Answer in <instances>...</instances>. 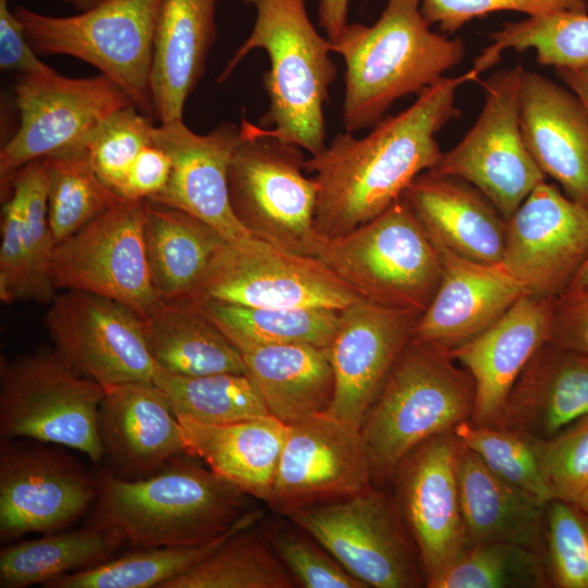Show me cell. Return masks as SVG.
I'll return each instance as SVG.
<instances>
[{
  "instance_id": "obj_1",
  "label": "cell",
  "mask_w": 588,
  "mask_h": 588,
  "mask_svg": "<svg viewBox=\"0 0 588 588\" xmlns=\"http://www.w3.org/2000/svg\"><path fill=\"white\" fill-rule=\"evenodd\" d=\"M478 76L474 69L444 76L364 137L339 133L306 159L305 172L317 184V234L344 235L372 220L399 200L418 175L433 169L443 154L436 135L461 114L456 91Z\"/></svg>"
},
{
  "instance_id": "obj_2",
  "label": "cell",
  "mask_w": 588,
  "mask_h": 588,
  "mask_svg": "<svg viewBox=\"0 0 588 588\" xmlns=\"http://www.w3.org/2000/svg\"><path fill=\"white\" fill-rule=\"evenodd\" d=\"M184 455L136 480L100 467L87 523L136 549L199 544L226 531L247 513V494Z\"/></svg>"
},
{
  "instance_id": "obj_3",
  "label": "cell",
  "mask_w": 588,
  "mask_h": 588,
  "mask_svg": "<svg viewBox=\"0 0 588 588\" xmlns=\"http://www.w3.org/2000/svg\"><path fill=\"white\" fill-rule=\"evenodd\" d=\"M331 51L345 64L342 122L354 133L377 124L397 99L444 77L465 47L461 38L430 29L420 0H387L371 26L350 23Z\"/></svg>"
},
{
  "instance_id": "obj_4",
  "label": "cell",
  "mask_w": 588,
  "mask_h": 588,
  "mask_svg": "<svg viewBox=\"0 0 588 588\" xmlns=\"http://www.w3.org/2000/svg\"><path fill=\"white\" fill-rule=\"evenodd\" d=\"M255 9L250 34L217 82H225L255 49L269 58L264 86L269 107L256 128L316 155L327 145L324 106L338 75L331 41L310 21L306 0H241Z\"/></svg>"
},
{
  "instance_id": "obj_5",
  "label": "cell",
  "mask_w": 588,
  "mask_h": 588,
  "mask_svg": "<svg viewBox=\"0 0 588 588\" xmlns=\"http://www.w3.org/2000/svg\"><path fill=\"white\" fill-rule=\"evenodd\" d=\"M455 363L412 340L404 346L360 426L372 478L392 477L416 446L470 420L475 383Z\"/></svg>"
},
{
  "instance_id": "obj_6",
  "label": "cell",
  "mask_w": 588,
  "mask_h": 588,
  "mask_svg": "<svg viewBox=\"0 0 588 588\" xmlns=\"http://www.w3.org/2000/svg\"><path fill=\"white\" fill-rule=\"evenodd\" d=\"M314 257L358 297L420 315L443 271L440 249L403 196L344 235H318Z\"/></svg>"
},
{
  "instance_id": "obj_7",
  "label": "cell",
  "mask_w": 588,
  "mask_h": 588,
  "mask_svg": "<svg viewBox=\"0 0 588 588\" xmlns=\"http://www.w3.org/2000/svg\"><path fill=\"white\" fill-rule=\"evenodd\" d=\"M160 0H101L70 16L13 10L38 54H62L94 68L152 118L151 71Z\"/></svg>"
},
{
  "instance_id": "obj_8",
  "label": "cell",
  "mask_w": 588,
  "mask_h": 588,
  "mask_svg": "<svg viewBox=\"0 0 588 588\" xmlns=\"http://www.w3.org/2000/svg\"><path fill=\"white\" fill-rule=\"evenodd\" d=\"M106 390L52 350L0 359V436L68 446L100 465L98 412Z\"/></svg>"
},
{
  "instance_id": "obj_9",
  "label": "cell",
  "mask_w": 588,
  "mask_h": 588,
  "mask_svg": "<svg viewBox=\"0 0 588 588\" xmlns=\"http://www.w3.org/2000/svg\"><path fill=\"white\" fill-rule=\"evenodd\" d=\"M229 170L233 211L252 236L314 257L317 184L305 172L302 148L261 134L242 119Z\"/></svg>"
},
{
  "instance_id": "obj_10",
  "label": "cell",
  "mask_w": 588,
  "mask_h": 588,
  "mask_svg": "<svg viewBox=\"0 0 588 588\" xmlns=\"http://www.w3.org/2000/svg\"><path fill=\"white\" fill-rule=\"evenodd\" d=\"M291 520L366 587L416 588L425 577L396 504L371 486L338 501L306 505Z\"/></svg>"
},
{
  "instance_id": "obj_11",
  "label": "cell",
  "mask_w": 588,
  "mask_h": 588,
  "mask_svg": "<svg viewBox=\"0 0 588 588\" xmlns=\"http://www.w3.org/2000/svg\"><path fill=\"white\" fill-rule=\"evenodd\" d=\"M524 71L522 65L500 70L482 82L485 100L475 124L429 170L468 182L505 220L546 181L525 146L519 125Z\"/></svg>"
},
{
  "instance_id": "obj_12",
  "label": "cell",
  "mask_w": 588,
  "mask_h": 588,
  "mask_svg": "<svg viewBox=\"0 0 588 588\" xmlns=\"http://www.w3.org/2000/svg\"><path fill=\"white\" fill-rule=\"evenodd\" d=\"M193 297L260 308L335 310L360 298L316 257L252 235L222 246Z\"/></svg>"
},
{
  "instance_id": "obj_13",
  "label": "cell",
  "mask_w": 588,
  "mask_h": 588,
  "mask_svg": "<svg viewBox=\"0 0 588 588\" xmlns=\"http://www.w3.org/2000/svg\"><path fill=\"white\" fill-rule=\"evenodd\" d=\"M20 124L0 150L3 188L23 166L85 146L110 115L133 105L108 77L71 78L57 71L22 75L14 87Z\"/></svg>"
},
{
  "instance_id": "obj_14",
  "label": "cell",
  "mask_w": 588,
  "mask_h": 588,
  "mask_svg": "<svg viewBox=\"0 0 588 588\" xmlns=\"http://www.w3.org/2000/svg\"><path fill=\"white\" fill-rule=\"evenodd\" d=\"M145 200H120L56 246L54 287L117 301L142 319L159 301L144 237Z\"/></svg>"
},
{
  "instance_id": "obj_15",
  "label": "cell",
  "mask_w": 588,
  "mask_h": 588,
  "mask_svg": "<svg viewBox=\"0 0 588 588\" xmlns=\"http://www.w3.org/2000/svg\"><path fill=\"white\" fill-rule=\"evenodd\" d=\"M45 324L53 350L76 372L105 390L152 381L158 366L148 351L143 319L111 298L76 290L57 294Z\"/></svg>"
},
{
  "instance_id": "obj_16",
  "label": "cell",
  "mask_w": 588,
  "mask_h": 588,
  "mask_svg": "<svg viewBox=\"0 0 588 588\" xmlns=\"http://www.w3.org/2000/svg\"><path fill=\"white\" fill-rule=\"evenodd\" d=\"M98 495L97 473L46 445H0V538L63 529L84 515Z\"/></svg>"
},
{
  "instance_id": "obj_17",
  "label": "cell",
  "mask_w": 588,
  "mask_h": 588,
  "mask_svg": "<svg viewBox=\"0 0 588 588\" xmlns=\"http://www.w3.org/2000/svg\"><path fill=\"white\" fill-rule=\"evenodd\" d=\"M505 222L503 267L529 295L563 294L588 258V208L544 181Z\"/></svg>"
},
{
  "instance_id": "obj_18",
  "label": "cell",
  "mask_w": 588,
  "mask_h": 588,
  "mask_svg": "<svg viewBox=\"0 0 588 588\" xmlns=\"http://www.w3.org/2000/svg\"><path fill=\"white\" fill-rule=\"evenodd\" d=\"M456 444L453 429L436 434L409 452L392 476L396 506L416 548L426 586L466 549Z\"/></svg>"
},
{
  "instance_id": "obj_19",
  "label": "cell",
  "mask_w": 588,
  "mask_h": 588,
  "mask_svg": "<svg viewBox=\"0 0 588 588\" xmlns=\"http://www.w3.org/2000/svg\"><path fill=\"white\" fill-rule=\"evenodd\" d=\"M360 429L326 414L286 425L268 503L286 514L370 486Z\"/></svg>"
},
{
  "instance_id": "obj_20",
  "label": "cell",
  "mask_w": 588,
  "mask_h": 588,
  "mask_svg": "<svg viewBox=\"0 0 588 588\" xmlns=\"http://www.w3.org/2000/svg\"><path fill=\"white\" fill-rule=\"evenodd\" d=\"M419 317L363 298L340 310L338 331L326 348L334 377L326 415L360 429Z\"/></svg>"
},
{
  "instance_id": "obj_21",
  "label": "cell",
  "mask_w": 588,
  "mask_h": 588,
  "mask_svg": "<svg viewBox=\"0 0 588 588\" xmlns=\"http://www.w3.org/2000/svg\"><path fill=\"white\" fill-rule=\"evenodd\" d=\"M152 140L170 156L166 188L149 201L183 210L216 229L225 240L250 236L230 199L229 170L241 128L222 123L207 134L193 132L181 120L160 122Z\"/></svg>"
},
{
  "instance_id": "obj_22",
  "label": "cell",
  "mask_w": 588,
  "mask_h": 588,
  "mask_svg": "<svg viewBox=\"0 0 588 588\" xmlns=\"http://www.w3.org/2000/svg\"><path fill=\"white\" fill-rule=\"evenodd\" d=\"M0 299L50 304L56 242L48 217L45 159L19 169L1 188Z\"/></svg>"
},
{
  "instance_id": "obj_23",
  "label": "cell",
  "mask_w": 588,
  "mask_h": 588,
  "mask_svg": "<svg viewBox=\"0 0 588 588\" xmlns=\"http://www.w3.org/2000/svg\"><path fill=\"white\" fill-rule=\"evenodd\" d=\"M438 248L442 278L411 340L450 355L497 322L527 292L501 262L475 261Z\"/></svg>"
},
{
  "instance_id": "obj_24",
  "label": "cell",
  "mask_w": 588,
  "mask_h": 588,
  "mask_svg": "<svg viewBox=\"0 0 588 588\" xmlns=\"http://www.w3.org/2000/svg\"><path fill=\"white\" fill-rule=\"evenodd\" d=\"M98 432L102 467L126 480L149 477L187 454L180 420L152 381L106 389Z\"/></svg>"
},
{
  "instance_id": "obj_25",
  "label": "cell",
  "mask_w": 588,
  "mask_h": 588,
  "mask_svg": "<svg viewBox=\"0 0 588 588\" xmlns=\"http://www.w3.org/2000/svg\"><path fill=\"white\" fill-rule=\"evenodd\" d=\"M519 125L526 148L544 175L588 208V113L568 88L524 71Z\"/></svg>"
},
{
  "instance_id": "obj_26",
  "label": "cell",
  "mask_w": 588,
  "mask_h": 588,
  "mask_svg": "<svg viewBox=\"0 0 588 588\" xmlns=\"http://www.w3.org/2000/svg\"><path fill=\"white\" fill-rule=\"evenodd\" d=\"M552 304L553 299L526 294L491 327L450 353L475 383L473 424L495 426L519 373L548 340Z\"/></svg>"
},
{
  "instance_id": "obj_27",
  "label": "cell",
  "mask_w": 588,
  "mask_h": 588,
  "mask_svg": "<svg viewBox=\"0 0 588 588\" xmlns=\"http://www.w3.org/2000/svg\"><path fill=\"white\" fill-rule=\"evenodd\" d=\"M588 415V354L542 343L513 384L493 427L546 441Z\"/></svg>"
},
{
  "instance_id": "obj_28",
  "label": "cell",
  "mask_w": 588,
  "mask_h": 588,
  "mask_svg": "<svg viewBox=\"0 0 588 588\" xmlns=\"http://www.w3.org/2000/svg\"><path fill=\"white\" fill-rule=\"evenodd\" d=\"M403 197L437 246L475 261L501 262L505 219L475 186L426 171Z\"/></svg>"
},
{
  "instance_id": "obj_29",
  "label": "cell",
  "mask_w": 588,
  "mask_h": 588,
  "mask_svg": "<svg viewBox=\"0 0 588 588\" xmlns=\"http://www.w3.org/2000/svg\"><path fill=\"white\" fill-rule=\"evenodd\" d=\"M219 0H160L151 71L154 118L183 119L217 38Z\"/></svg>"
},
{
  "instance_id": "obj_30",
  "label": "cell",
  "mask_w": 588,
  "mask_h": 588,
  "mask_svg": "<svg viewBox=\"0 0 588 588\" xmlns=\"http://www.w3.org/2000/svg\"><path fill=\"white\" fill-rule=\"evenodd\" d=\"M455 469L466 548L510 542L543 553L548 501L500 478L458 440Z\"/></svg>"
},
{
  "instance_id": "obj_31",
  "label": "cell",
  "mask_w": 588,
  "mask_h": 588,
  "mask_svg": "<svg viewBox=\"0 0 588 588\" xmlns=\"http://www.w3.org/2000/svg\"><path fill=\"white\" fill-rule=\"evenodd\" d=\"M179 420L189 456L201 458L247 495L268 502L286 434L284 422L271 415L221 425Z\"/></svg>"
},
{
  "instance_id": "obj_32",
  "label": "cell",
  "mask_w": 588,
  "mask_h": 588,
  "mask_svg": "<svg viewBox=\"0 0 588 588\" xmlns=\"http://www.w3.org/2000/svg\"><path fill=\"white\" fill-rule=\"evenodd\" d=\"M150 356L174 375L247 373L238 350L212 321L199 299H159L143 319Z\"/></svg>"
},
{
  "instance_id": "obj_33",
  "label": "cell",
  "mask_w": 588,
  "mask_h": 588,
  "mask_svg": "<svg viewBox=\"0 0 588 588\" xmlns=\"http://www.w3.org/2000/svg\"><path fill=\"white\" fill-rule=\"evenodd\" d=\"M238 352L271 416L289 425L329 408L334 377L326 348L275 344Z\"/></svg>"
},
{
  "instance_id": "obj_34",
  "label": "cell",
  "mask_w": 588,
  "mask_h": 588,
  "mask_svg": "<svg viewBox=\"0 0 588 588\" xmlns=\"http://www.w3.org/2000/svg\"><path fill=\"white\" fill-rule=\"evenodd\" d=\"M144 237L151 282L159 299L193 297L228 242L200 219L145 200Z\"/></svg>"
},
{
  "instance_id": "obj_35",
  "label": "cell",
  "mask_w": 588,
  "mask_h": 588,
  "mask_svg": "<svg viewBox=\"0 0 588 588\" xmlns=\"http://www.w3.org/2000/svg\"><path fill=\"white\" fill-rule=\"evenodd\" d=\"M122 547L115 536L88 523L81 529L12 542L0 551V587H45L68 574L113 559Z\"/></svg>"
},
{
  "instance_id": "obj_36",
  "label": "cell",
  "mask_w": 588,
  "mask_h": 588,
  "mask_svg": "<svg viewBox=\"0 0 588 588\" xmlns=\"http://www.w3.org/2000/svg\"><path fill=\"white\" fill-rule=\"evenodd\" d=\"M261 511H248L217 538L192 546L142 548L100 565L68 574L47 588H161L204 561L229 537L256 524Z\"/></svg>"
},
{
  "instance_id": "obj_37",
  "label": "cell",
  "mask_w": 588,
  "mask_h": 588,
  "mask_svg": "<svg viewBox=\"0 0 588 588\" xmlns=\"http://www.w3.org/2000/svg\"><path fill=\"white\" fill-rule=\"evenodd\" d=\"M200 302L237 350L275 344H309L327 348L340 322V310L330 308H260L217 301Z\"/></svg>"
},
{
  "instance_id": "obj_38",
  "label": "cell",
  "mask_w": 588,
  "mask_h": 588,
  "mask_svg": "<svg viewBox=\"0 0 588 588\" xmlns=\"http://www.w3.org/2000/svg\"><path fill=\"white\" fill-rule=\"evenodd\" d=\"M152 382L179 419L221 425L270 415L248 373L180 376L158 367Z\"/></svg>"
},
{
  "instance_id": "obj_39",
  "label": "cell",
  "mask_w": 588,
  "mask_h": 588,
  "mask_svg": "<svg viewBox=\"0 0 588 588\" xmlns=\"http://www.w3.org/2000/svg\"><path fill=\"white\" fill-rule=\"evenodd\" d=\"M236 531L204 561L161 588H292L294 579L266 532Z\"/></svg>"
},
{
  "instance_id": "obj_40",
  "label": "cell",
  "mask_w": 588,
  "mask_h": 588,
  "mask_svg": "<svg viewBox=\"0 0 588 588\" xmlns=\"http://www.w3.org/2000/svg\"><path fill=\"white\" fill-rule=\"evenodd\" d=\"M490 40L474 61L479 73L497 65L509 49H534L540 64L555 69L588 66V13L561 12L504 23Z\"/></svg>"
},
{
  "instance_id": "obj_41",
  "label": "cell",
  "mask_w": 588,
  "mask_h": 588,
  "mask_svg": "<svg viewBox=\"0 0 588 588\" xmlns=\"http://www.w3.org/2000/svg\"><path fill=\"white\" fill-rule=\"evenodd\" d=\"M45 161L48 217L57 245L122 200L98 176L85 146Z\"/></svg>"
},
{
  "instance_id": "obj_42",
  "label": "cell",
  "mask_w": 588,
  "mask_h": 588,
  "mask_svg": "<svg viewBox=\"0 0 588 588\" xmlns=\"http://www.w3.org/2000/svg\"><path fill=\"white\" fill-rule=\"evenodd\" d=\"M429 588L551 587L544 554L510 542L467 547Z\"/></svg>"
},
{
  "instance_id": "obj_43",
  "label": "cell",
  "mask_w": 588,
  "mask_h": 588,
  "mask_svg": "<svg viewBox=\"0 0 588 588\" xmlns=\"http://www.w3.org/2000/svg\"><path fill=\"white\" fill-rule=\"evenodd\" d=\"M453 431L457 440L500 478L548 502L552 500L541 473L537 441L507 429L478 426L470 420L462 421Z\"/></svg>"
},
{
  "instance_id": "obj_44",
  "label": "cell",
  "mask_w": 588,
  "mask_h": 588,
  "mask_svg": "<svg viewBox=\"0 0 588 588\" xmlns=\"http://www.w3.org/2000/svg\"><path fill=\"white\" fill-rule=\"evenodd\" d=\"M543 554L551 587L588 588V514L577 503L548 502Z\"/></svg>"
},
{
  "instance_id": "obj_45",
  "label": "cell",
  "mask_w": 588,
  "mask_h": 588,
  "mask_svg": "<svg viewBox=\"0 0 588 588\" xmlns=\"http://www.w3.org/2000/svg\"><path fill=\"white\" fill-rule=\"evenodd\" d=\"M154 126L150 117L131 105L110 115L86 140L95 171L118 196L138 154L152 142Z\"/></svg>"
},
{
  "instance_id": "obj_46",
  "label": "cell",
  "mask_w": 588,
  "mask_h": 588,
  "mask_svg": "<svg viewBox=\"0 0 588 588\" xmlns=\"http://www.w3.org/2000/svg\"><path fill=\"white\" fill-rule=\"evenodd\" d=\"M537 451L552 500L576 503L588 489V415L551 439L537 441Z\"/></svg>"
},
{
  "instance_id": "obj_47",
  "label": "cell",
  "mask_w": 588,
  "mask_h": 588,
  "mask_svg": "<svg viewBox=\"0 0 588 588\" xmlns=\"http://www.w3.org/2000/svg\"><path fill=\"white\" fill-rule=\"evenodd\" d=\"M294 581L305 588H367L318 542L302 535L273 529L266 532Z\"/></svg>"
},
{
  "instance_id": "obj_48",
  "label": "cell",
  "mask_w": 588,
  "mask_h": 588,
  "mask_svg": "<svg viewBox=\"0 0 588 588\" xmlns=\"http://www.w3.org/2000/svg\"><path fill=\"white\" fill-rule=\"evenodd\" d=\"M420 11L430 25L438 24L441 32L453 34L476 17L500 11L528 16L587 13L588 0H420Z\"/></svg>"
},
{
  "instance_id": "obj_49",
  "label": "cell",
  "mask_w": 588,
  "mask_h": 588,
  "mask_svg": "<svg viewBox=\"0 0 588 588\" xmlns=\"http://www.w3.org/2000/svg\"><path fill=\"white\" fill-rule=\"evenodd\" d=\"M548 341L588 354V287L564 292L553 299Z\"/></svg>"
},
{
  "instance_id": "obj_50",
  "label": "cell",
  "mask_w": 588,
  "mask_h": 588,
  "mask_svg": "<svg viewBox=\"0 0 588 588\" xmlns=\"http://www.w3.org/2000/svg\"><path fill=\"white\" fill-rule=\"evenodd\" d=\"M0 69L21 75H46L56 72L42 62L32 47L23 23L10 7L0 0Z\"/></svg>"
},
{
  "instance_id": "obj_51",
  "label": "cell",
  "mask_w": 588,
  "mask_h": 588,
  "mask_svg": "<svg viewBox=\"0 0 588 588\" xmlns=\"http://www.w3.org/2000/svg\"><path fill=\"white\" fill-rule=\"evenodd\" d=\"M171 169L169 154L152 140L138 154L119 197L123 200H151L166 188Z\"/></svg>"
},
{
  "instance_id": "obj_52",
  "label": "cell",
  "mask_w": 588,
  "mask_h": 588,
  "mask_svg": "<svg viewBox=\"0 0 588 588\" xmlns=\"http://www.w3.org/2000/svg\"><path fill=\"white\" fill-rule=\"evenodd\" d=\"M351 0H319L318 25L326 32L328 39L333 41L348 26V7Z\"/></svg>"
},
{
  "instance_id": "obj_53",
  "label": "cell",
  "mask_w": 588,
  "mask_h": 588,
  "mask_svg": "<svg viewBox=\"0 0 588 588\" xmlns=\"http://www.w3.org/2000/svg\"><path fill=\"white\" fill-rule=\"evenodd\" d=\"M559 77L580 100L588 113V66L578 69H556Z\"/></svg>"
},
{
  "instance_id": "obj_54",
  "label": "cell",
  "mask_w": 588,
  "mask_h": 588,
  "mask_svg": "<svg viewBox=\"0 0 588 588\" xmlns=\"http://www.w3.org/2000/svg\"><path fill=\"white\" fill-rule=\"evenodd\" d=\"M588 287V258L575 275L565 292H573Z\"/></svg>"
},
{
  "instance_id": "obj_55",
  "label": "cell",
  "mask_w": 588,
  "mask_h": 588,
  "mask_svg": "<svg viewBox=\"0 0 588 588\" xmlns=\"http://www.w3.org/2000/svg\"><path fill=\"white\" fill-rule=\"evenodd\" d=\"M64 1L73 5L77 11H84L97 4L101 0H64Z\"/></svg>"
},
{
  "instance_id": "obj_56",
  "label": "cell",
  "mask_w": 588,
  "mask_h": 588,
  "mask_svg": "<svg viewBox=\"0 0 588 588\" xmlns=\"http://www.w3.org/2000/svg\"><path fill=\"white\" fill-rule=\"evenodd\" d=\"M576 503L588 514V489L579 497Z\"/></svg>"
}]
</instances>
